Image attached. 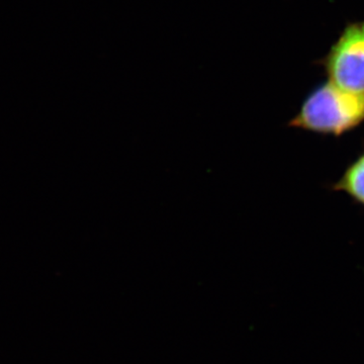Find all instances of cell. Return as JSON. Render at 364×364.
Listing matches in <instances>:
<instances>
[{
    "label": "cell",
    "instance_id": "7a4b0ae2",
    "mask_svg": "<svg viewBox=\"0 0 364 364\" xmlns=\"http://www.w3.org/2000/svg\"><path fill=\"white\" fill-rule=\"evenodd\" d=\"M317 63L335 85L364 95V21L347 23L338 39Z\"/></svg>",
    "mask_w": 364,
    "mask_h": 364
},
{
    "label": "cell",
    "instance_id": "3957f363",
    "mask_svg": "<svg viewBox=\"0 0 364 364\" xmlns=\"http://www.w3.org/2000/svg\"><path fill=\"white\" fill-rule=\"evenodd\" d=\"M332 189L345 193L352 202L364 208V152L347 166Z\"/></svg>",
    "mask_w": 364,
    "mask_h": 364
},
{
    "label": "cell",
    "instance_id": "6da1fadb",
    "mask_svg": "<svg viewBox=\"0 0 364 364\" xmlns=\"http://www.w3.org/2000/svg\"><path fill=\"white\" fill-rule=\"evenodd\" d=\"M364 123V95L349 92L331 81L314 88L289 127L322 136H341Z\"/></svg>",
    "mask_w": 364,
    "mask_h": 364
}]
</instances>
